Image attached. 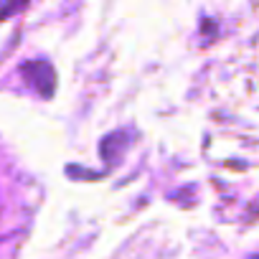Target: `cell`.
Returning a JSON list of instances; mask_svg holds the SVG:
<instances>
[{"mask_svg": "<svg viewBox=\"0 0 259 259\" xmlns=\"http://www.w3.org/2000/svg\"><path fill=\"white\" fill-rule=\"evenodd\" d=\"M254 259H259V256H254Z\"/></svg>", "mask_w": 259, "mask_h": 259, "instance_id": "2", "label": "cell"}, {"mask_svg": "<svg viewBox=\"0 0 259 259\" xmlns=\"http://www.w3.org/2000/svg\"><path fill=\"white\" fill-rule=\"evenodd\" d=\"M21 74H23V79H26L38 94L49 97V94L54 92L56 76H54V69H51L46 61H31V64H26V66L21 69Z\"/></svg>", "mask_w": 259, "mask_h": 259, "instance_id": "1", "label": "cell"}]
</instances>
